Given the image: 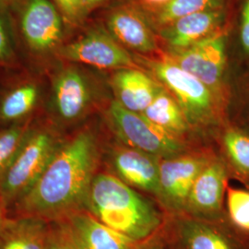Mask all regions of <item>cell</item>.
<instances>
[{
    "label": "cell",
    "instance_id": "obj_1",
    "mask_svg": "<svg viewBox=\"0 0 249 249\" xmlns=\"http://www.w3.org/2000/svg\"><path fill=\"white\" fill-rule=\"evenodd\" d=\"M107 137L103 122H87L64 137L36 185L15 204L18 216L53 223L85 210L89 187L103 168Z\"/></svg>",
    "mask_w": 249,
    "mask_h": 249
},
{
    "label": "cell",
    "instance_id": "obj_2",
    "mask_svg": "<svg viewBox=\"0 0 249 249\" xmlns=\"http://www.w3.org/2000/svg\"><path fill=\"white\" fill-rule=\"evenodd\" d=\"M85 210L100 223L136 242L160 231L165 213L158 202L102 168L93 179Z\"/></svg>",
    "mask_w": 249,
    "mask_h": 249
},
{
    "label": "cell",
    "instance_id": "obj_3",
    "mask_svg": "<svg viewBox=\"0 0 249 249\" xmlns=\"http://www.w3.org/2000/svg\"><path fill=\"white\" fill-rule=\"evenodd\" d=\"M45 75L48 113L59 129L80 127L94 114L102 115L114 99L107 97L98 79L79 64L58 60Z\"/></svg>",
    "mask_w": 249,
    "mask_h": 249
},
{
    "label": "cell",
    "instance_id": "obj_4",
    "mask_svg": "<svg viewBox=\"0 0 249 249\" xmlns=\"http://www.w3.org/2000/svg\"><path fill=\"white\" fill-rule=\"evenodd\" d=\"M9 14L24 65L46 74L67 40L62 15L51 0H21Z\"/></svg>",
    "mask_w": 249,
    "mask_h": 249
},
{
    "label": "cell",
    "instance_id": "obj_5",
    "mask_svg": "<svg viewBox=\"0 0 249 249\" xmlns=\"http://www.w3.org/2000/svg\"><path fill=\"white\" fill-rule=\"evenodd\" d=\"M145 66L151 76L177 100L196 133L212 144L214 133L227 120L226 104L203 82L169 58L147 60Z\"/></svg>",
    "mask_w": 249,
    "mask_h": 249
},
{
    "label": "cell",
    "instance_id": "obj_6",
    "mask_svg": "<svg viewBox=\"0 0 249 249\" xmlns=\"http://www.w3.org/2000/svg\"><path fill=\"white\" fill-rule=\"evenodd\" d=\"M64 136L54 124L33 125L12 163L0 179V191L8 206L16 204L46 169Z\"/></svg>",
    "mask_w": 249,
    "mask_h": 249
},
{
    "label": "cell",
    "instance_id": "obj_7",
    "mask_svg": "<svg viewBox=\"0 0 249 249\" xmlns=\"http://www.w3.org/2000/svg\"><path fill=\"white\" fill-rule=\"evenodd\" d=\"M102 119L107 130L118 141L159 160L208 147L192 145L179 140L142 114L124 109L114 99L103 112Z\"/></svg>",
    "mask_w": 249,
    "mask_h": 249
},
{
    "label": "cell",
    "instance_id": "obj_8",
    "mask_svg": "<svg viewBox=\"0 0 249 249\" xmlns=\"http://www.w3.org/2000/svg\"><path fill=\"white\" fill-rule=\"evenodd\" d=\"M160 232L169 249H249V234L235 229L225 216L202 219L165 213Z\"/></svg>",
    "mask_w": 249,
    "mask_h": 249
},
{
    "label": "cell",
    "instance_id": "obj_9",
    "mask_svg": "<svg viewBox=\"0 0 249 249\" xmlns=\"http://www.w3.org/2000/svg\"><path fill=\"white\" fill-rule=\"evenodd\" d=\"M226 30L223 28L204 40L170 57L182 70L196 77L228 106L231 79L228 74Z\"/></svg>",
    "mask_w": 249,
    "mask_h": 249
},
{
    "label": "cell",
    "instance_id": "obj_10",
    "mask_svg": "<svg viewBox=\"0 0 249 249\" xmlns=\"http://www.w3.org/2000/svg\"><path fill=\"white\" fill-rule=\"evenodd\" d=\"M57 59L99 71L142 70L124 46L103 26L89 27L77 38L67 39L57 53Z\"/></svg>",
    "mask_w": 249,
    "mask_h": 249
},
{
    "label": "cell",
    "instance_id": "obj_11",
    "mask_svg": "<svg viewBox=\"0 0 249 249\" xmlns=\"http://www.w3.org/2000/svg\"><path fill=\"white\" fill-rule=\"evenodd\" d=\"M216 154L213 146L196 149L159 161L157 202L166 214L185 212L187 197L196 178Z\"/></svg>",
    "mask_w": 249,
    "mask_h": 249
},
{
    "label": "cell",
    "instance_id": "obj_12",
    "mask_svg": "<svg viewBox=\"0 0 249 249\" xmlns=\"http://www.w3.org/2000/svg\"><path fill=\"white\" fill-rule=\"evenodd\" d=\"M159 161L150 154L121 142L108 131L103 168L156 201L159 193Z\"/></svg>",
    "mask_w": 249,
    "mask_h": 249
},
{
    "label": "cell",
    "instance_id": "obj_13",
    "mask_svg": "<svg viewBox=\"0 0 249 249\" xmlns=\"http://www.w3.org/2000/svg\"><path fill=\"white\" fill-rule=\"evenodd\" d=\"M230 180L226 166L216 152L196 178L184 213L202 219L224 217L225 196Z\"/></svg>",
    "mask_w": 249,
    "mask_h": 249
},
{
    "label": "cell",
    "instance_id": "obj_14",
    "mask_svg": "<svg viewBox=\"0 0 249 249\" xmlns=\"http://www.w3.org/2000/svg\"><path fill=\"white\" fill-rule=\"evenodd\" d=\"M45 74L24 67L0 93V122L10 124L32 119L44 98Z\"/></svg>",
    "mask_w": 249,
    "mask_h": 249
},
{
    "label": "cell",
    "instance_id": "obj_15",
    "mask_svg": "<svg viewBox=\"0 0 249 249\" xmlns=\"http://www.w3.org/2000/svg\"><path fill=\"white\" fill-rule=\"evenodd\" d=\"M61 221L78 249H137L141 243L100 223L86 210L75 212Z\"/></svg>",
    "mask_w": 249,
    "mask_h": 249
},
{
    "label": "cell",
    "instance_id": "obj_16",
    "mask_svg": "<svg viewBox=\"0 0 249 249\" xmlns=\"http://www.w3.org/2000/svg\"><path fill=\"white\" fill-rule=\"evenodd\" d=\"M108 81L114 100L124 109L138 114H142L161 88L149 72L139 69L113 71Z\"/></svg>",
    "mask_w": 249,
    "mask_h": 249
},
{
    "label": "cell",
    "instance_id": "obj_17",
    "mask_svg": "<svg viewBox=\"0 0 249 249\" xmlns=\"http://www.w3.org/2000/svg\"><path fill=\"white\" fill-rule=\"evenodd\" d=\"M212 144L231 180L249 188V134L226 120L214 133Z\"/></svg>",
    "mask_w": 249,
    "mask_h": 249
},
{
    "label": "cell",
    "instance_id": "obj_18",
    "mask_svg": "<svg viewBox=\"0 0 249 249\" xmlns=\"http://www.w3.org/2000/svg\"><path fill=\"white\" fill-rule=\"evenodd\" d=\"M143 116L153 124L185 142L196 146H210L189 124L187 116L167 89L162 86Z\"/></svg>",
    "mask_w": 249,
    "mask_h": 249
},
{
    "label": "cell",
    "instance_id": "obj_19",
    "mask_svg": "<svg viewBox=\"0 0 249 249\" xmlns=\"http://www.w3.org/2000/svg\"><path fill=\"white\" fill-rule=\"evenodd\" d=\"M224 9L208 10L179 18L163 34L168 44L176 51H182L204 40L224 28Z\"/></svg>",
    "mask_w": 249,
    "mask_h": 249
},
{
    "label": "cell",
    "instance_id": "obj_20",
    "mask_svg": "<svg viewBox=\"0 0 249 249\" xmlns=\"http://www.w3.org/2000/svg\"><path fill=\"white\" fill-rule=\"evenodd\" d=\"M106 28L116 41L140 52H151L157 45L150 27L136 12L116 9L107 15Z\"/></svg>",
    "mask_w": 249,
    "mask_h": 249
},
{
    "label": "cell",
    "instance_id": "obj_21",
    "mask_svg": "<svg viewBox=\"0 0 249 249\" xmlns=\"http://www.w3.org/2000/svg\"><path fill=\"white\" fill-rule=\"evenodd\" d=\"M50 223L32 216L9 218L0 231V249H45Z\"/></svg>",
    "mask_w": 249,
    "mask_h": 249
},
{
    "label": "cell",
    "instance_id": "obj_22",
    "mask_svg": "<svg viewBox=\"0 0 249 249\" xmlns=\"http://www.w3.org/2000/svg\"><path fill=\"white\" fill-rule=\"evenodd\" d=\"M227 120L249 134V72L231 80Z\"/></svg>",
    "mask_w": 249,
    "mask_h": 249
},
{
    "label": "cell",
    "instance_id": "obj_23",
    "mask_svg": "<svg viewBox=\"0 0 249 249\" xmlns=\"http://www.w3.org/2000/svg\"><path fill=\"white\" fill-rule=\"evenodd\" d=\"M32 127L30 119L0 130V179L18 154Z\"/></svg>",
    "mask_w": 249,
    "mask_h": 249
},
{
    "label": "cell",
    "instance_id": "obj_24",
    "mask_svg": "<svg viewBox=\"0 0 249 249\" xmlns=\"http://www.w3.org/2000/svg\"><path fill=\"white\" fill-rule=\"evenodd\" d=\"M22 67L25 65L18 50L10 14L0 8V69L15 70Z\"/></svg>",
    "mask_w": 249,
    "mask_h": 249
},
{
    "label": "cell",
    "instance_id": "obj_25",
    "mask_svg": "<svg viewBox=\"0 0 249 249\" xmlns=\"http://www.w3.org/2000/svg\"><path fill=\"white\" fill-rule=\"evenodd\" d=\"M226 2L227 0H170L160 10L158 20L161 25L172 24L191 14L224 9Z\"/></svg>",
    "mask_w": 249,
    "mask_h": 249
},
{
    "label": "cell",
    "instance_id": "obj_26",
    "mask_svg": "<svg viewBox=\"0 0 249 249\" xmlns=\"http://www.w3.org/2000/svg\"><path fill=\"white\" fill-rule=\"evenodd\" d=\"M225 217L238 231L249 234V188L231 187L226 190Z\"/></svg>",
    "mask_w": 249,
    "mask_h": 249
},
{
    "label": "cell",
    "instance_id": "obj_27",
    "mask_svg": "<svg viewBox=\"0 0 249 249\" xmlns=\"http://www.w3.org/2000/svg\"><path fill=\"white\" fill-rule=\"evenodd\" d=\"M58 9L67 24V27L78 28L82 26L89 15L85 9L83 0H51Z\"/></svg>",
    "mask_w": 249,
    "mask_h": 249
},
{
    "label": "cell",
    "instance_id": "obj_28",
    "mask_svg": "<svg viewBox=\"0 0 249 249\" xmlns=\"http://www.w3.org/2000/svg\"><path fill=\"white\" fill-rule=\"evenodd\" d=\"M45 249H78L63 221L50 223Z\"/></svg>",
    "mask_w": 249,
    "mask_h": 249
},
{
    "label": "cell",
    "instance_id": "obj_29",
    "mask_svg": "<svg viewBox=\"0 0 249 249\" xmlns=\"http://www.w3.org/2000/svg\"><path fill=\"white\" fill-rule=\"evenodd\" d=\"M237 37L243 56L249 58V0H242L241 3Z\"/></svg>",
    "mask_w": 249,
    "mask_h": 249
},
{
    "label": "cell",
    "instance_id": "obj_30",
    "mask_svg": "<svg viewBox=\"0 0 249 249\" xmlns=\"http://www.w3.org/2000/svg\"><path fill=\"white\" fill-rule=\"evenodd\" d=\"M137 249H169L165 241L163 240L160 231L147 240L140 243Z\"/></svg>",
    "mask_w": 249,
    "mask_h": 249
},
{
    "label": "cell",
    "instance_id": "obj_31",
    "mask_svg": "<svg viewBox=\"0 0 249 249\" xmlns=\"http://www.w3.org/2000/svg\"><path fill=\"white\" fill-rule=\"evenodd\" d=\"M8 208L4 196L0 191V231L4 228V226L9 222V217L8 216Z\"/></svg>",
    "mask_w": 249,
    "mask_h": 249
},
{
    "label": "cell",
    "instance_id": "obj_32",
    "mask_svg": "<svg viewBox=\"0 0 249 249\" xmlns=\"http://www.w3.org/2000/svg\"><path fill=\"white\" fill-rule=\"evenodd\" d=\"M108 1L109 0H83L85 9L87 10L88 14H89L90 11L102 7L103 5H105Z\"/></svg>",
    "mask_w": 249,
    "mask_h": 249
},
{
    "label": "cell",
    "instance_id": "obj_33",
    "mask_svg": "<svg viewBox=\"0 0 249 249\" xmlns=\"http://www.w3.org/2000/svg\"><path fill=\"white\" fill-rule=\"evenodd\" d=\"M21 0H0V8L10 12L17 7Z\"/></svg>",
    "mask_w": 249,
    "mask_h": 249
},
{
    "label": "cell",
    "instance_id": "obj_34",
    "mask_svg": "<svg viewBox=\"0 0 249 249\" xmlns=\"http://www.w3.org/2000/svg\"><path fill=\"white\" fill-rule=\"evenodd\" d=\"M147 1L155 5H166L170 0H147Z\"/></svg>",
    "mask_w": 249,
    "mask_h": 249
}]
</instances>
